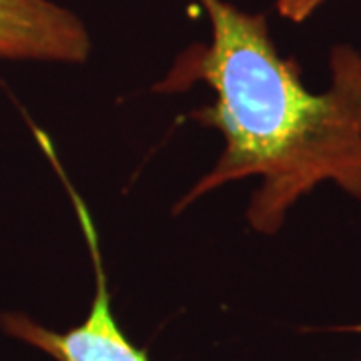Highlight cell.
Segmentation results:
<instances>
[{
    "label": "cell",
    "instance_id": "cell-1",
    "mask_svg": "<svg viewBox=\"0 0 361 361\" xmlns=\"http://www.w3.org/2000/svg\"><path fill=\"white\" fill-rule=\"evenodd\" d=\"M211 40L180 52L153 92L173 94L207 85L215 101L191 118L225 141L215 167L177 201V215L207 193L247 177L259 179L247 223L275 235L287 213L323 183L361 201V52L336 44L329 87L313 92L293 56L277 51L267 14L229 0H197Z\"/></svg>",
    "mask_w": 361,
    "mask_h": 361
},
{
    "label": "cell",
    "instance_id": "cell-2",
    "mask_svg": "<svg viewBox=\"0 0 361 361\" xmlns=\"http://www.w3.org/2000/svg\"><path fill=\"white\" fill-rule=\"evenodd\" d=\"M32 130L42 153L49 159L54 173L59 175L71 199V205L75 209L82 239L87 243L90 265H92L94 295H92V303H90L85 322L66 331H54L20 311L0 313V329L4 331V336L39 349L54 361H151L147 349L137 348L130 341L113 313V303H111L113 299H111L109 277L104 269L101 239H99V231H97V225L90 215L87 201L82 199L75 183L66 175L65 167L56 155L54 142L49 139V135L39 127H32Z\"/></svg>",
    "mask_w": 361,
    "mask_h": 361
},
{
    "label": "cell",
    "instance_id": "cell-3",
    "mask_svg": "<svg viewBox=\"0 0 361 361\" xmlns=\"http://www.w3.org/2000/svg\"><path fill=\"white\" fill-rule=\"evenodd\" d=\"M92 51L82 18L52 0H0V59L82 65Z\"/></svg>",
    "mask_w": 361,
    "mask_h": 361
},
{
    "label": "cell",
    "instance_id": "cell-4",
    "mask_svg": "<svg viewBox=\"0 0 361 361\" xmlns=\"http://www.w3.org/2000/svg\"><path fill=\"white\" fill-rule=\"evenodd\" d=\"M323 2L325 0H275V11L285 20L301 25L322 8Z\"/></svg>",
    "mask_w": 361,
    "mask_h": 361
},
{
    "label": "cell",
    "instance_id": "cell-5",
    "mask_svg": "<svg viewBox=\"0 0 361 361\" xmlns=\"http://www.w3.org/2000/svg\"><path fill=\"white\" fill-rule=\"evenodd\" d=\"M351 331H361V325H357V327H349Z\"/></svg>",
    "mask_w": 361,
    "mask_h": 361
}]
</instances>
